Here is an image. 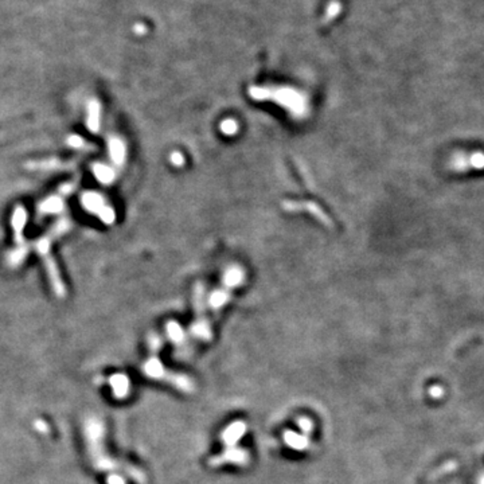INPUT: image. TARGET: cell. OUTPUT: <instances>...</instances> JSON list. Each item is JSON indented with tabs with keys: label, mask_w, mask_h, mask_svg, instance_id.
Listing matches in <instances>:
<instances>
[{
	"label": "cell",
	"mask_w": 484,
	"mask_h": 484,
	"mask_svg": "<svg viewBox=\"0 0 484 484\" xmlns=\"http://www.w3.org/2000/svg\"><path fill=\"white\" fill-rule=\"evenodd\" d=\"M94 171H96V177L98 178L101 182H105V183H107V182H109L112 179V171L108 168V167H105V165H97Z\"/></svg>",
	"instance_id": "cell-1"
},
{
	"label": "cell",
	"mask_w": 484,
	"mask_h": 484,
	"mask_svg": "<svg viewBox=\"0 0 484 484\" xmlns=\"http://www.w3.org/2000/svg\"><path fill=\"white\" fill-rule=\"evenodd\" d=\"M241 281V272L237 269H231L226 273V284L227 285H237Z\"/></svg>",
	"instance_id": "cell-2"
},
{
	"label": "cell",
	"mask_w": 484,
	"mask_h": 484,
	"mask_svg": "<svg viewBox=\"0 0 484 484\" xmlns=\"http://www.w3.org/2000/svg\"><path fill=\"white\" fill-rule=\"evenodd\" d=\"M111 150H112V156L116 159V160H121L124 156V148L121 147L119 142H112L111 143Z\"/></svg>",
	"instance_id": "cell-3"
},
{
	"label": "cell",
	"mask_w": 484,
	"mask_h": 484,
	"mask_svg": "<svg viewBox=\"0 0 484 484\" xmlns=\"http://www.w3.org/2000/svg\"><path fill=\"white\" fill-rule=\"evenodd\" d=\"M226 300H227L226 293H225V292H217L212 297L213 307H215V308L221 307L222 304H225V301H226Z\"/></svg>",
	"instance_id": "cell-4"
},
{
	"label": "cell",
	"mask_w": 484,
	"mask_h": 484,
	"mask_svg": "<svg viewBox=\"0 0 484 484\" xmlns=\"http://www.w3.org/2000/svg\"><path fill=\"white\" fill-rule=\"evenodd\" d=\"M222 129L225 133L230 134L233 133V132H235V129H237V124H235V121H233V120H226V121L222 124Z\"/></svg>",
	"instance_id": "cell-5"
},
{
	"label": "cell",
	"mask_w": 484,
	"mask_h": 484,
	"mask_svg": "<svg viewBox=\"0 0 484 484\" xmlns=\"http://www.w3.org/2000/svg\"><path fill=\"white\" fill-rule=\"evenodd\" d=\"M59 208H61V203H59L57 199H51L50 202L45 203L43 212H55V210H58Z\"/></svg>",
	"instance_id": "cell-6"
}]
</instances>
